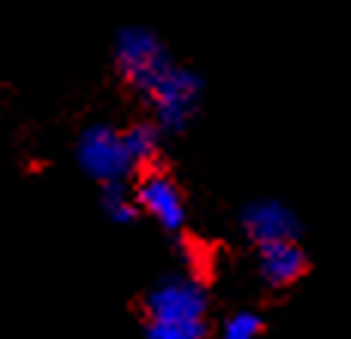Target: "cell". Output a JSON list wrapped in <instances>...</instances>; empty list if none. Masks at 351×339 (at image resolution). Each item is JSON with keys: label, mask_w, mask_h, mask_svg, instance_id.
I'll use <instances>...</instances> for the list:
<instances>
[{"label": "cell", "mask_w": 351, "mask_h": 339, "mask_svg": "<svg viewBox=\"0 0 351 339\" xmlns=\"http://www.w3.org/2000/svg\"><path fill=\"white\" fill-rule=\"evenodd\" d=\"M115 64H119L121 76L128 79V85H134L136 91L149 94L158 85V79L173 67L167 49L160 46V40L145 27H128L115 40Z\"/></svg>", "instance_id": "obj_1"}, {"label": "cell", "mask_w": 351, "mask_h": 339, "mask_svg": "<svg viewBox=\"0 0 351 339\" xmlns=\"http://www.w3.org/2000/svg\"><path fill=\"white\" fill-rule=\"evenodd\" d=\"M145 97L155 106L160 128L182 130L188 124V119L197 113V103H200V79L185 67H170Z\"/></svg>", "instance_id": "obj_2"}, {"label": "cell", "mask_w": 351, "mask_h": 339, "mask_svg": "<svg viewBox=\"0 0 351 339\" xmlns=\"http://www.w3.org/2000/svg\"><path fill=\"white\" fill-rule=\"evenodd\" d=\"M79 161L100 182H121L128 170H134V158L128 152L124 134L115 128H88L79 139Z\"/></svg>", "instance_id": "obj_3"}, {"label": "cell", "mask_w": 351, "mask_h": 339, "mask_svg": "<svg viewBox=\"0 0 351 339\" xmlns=\"http://www.w3.org/2000/svg\"><path fill=\"white\" fill-rule=\"evenodd\" d=\"M136 203L145 212H152L167 231H176L185 218V200L182 191L173 182V176L160 167H143V176L136 182Z\"/></svg>", "instance_id": "obj_4"}, {"label": "cell", "mask_w": 351, "mask_h": 339, "mask_svg": "<svg viewBox=\"0 0 351 339\" xmlns=\"http://www.w3.org/2000/svg\"><path fill=\"white\" fill-rule=\"evenodd\" d=\"M258 264H261V276L263 282L273 291L291 288L294 282L309 272L312 261L306 257L303 246L297 239H273L258 246Z\"/></svg>", "instance_id": "obj_5"}, {"label": "cell", "mask_w": 351, "mask_h": 339, "mask_svg": "<svg viewBox=\"0 0 351 339\" xmlns=\"http://www.w3.org/2000/svg\"><path fill=\"white\" fill-rule=\"evenodd\" d=\"M149 315L158 324H194L203 318V291L191 282L170 279L149 297Z\"/></svg>", "instance_id": "obj_6"}, {"label": "cell", "mask_w": 351, "mask_h": 339, "mask_svg": "<svg viewBox=\"0 0 351 339\" xmlns=\"http://www.w3.org/2000/svg\"><path fill=\"white\" fill-rule=\"evenodd\" d=\"M245 233L258 242V246L273 242V239H297L300 221L294 212L285 209L282 203L261 200L245 209Z\"/></svg>", "instance_id": "obj_7"}, {"label": "cell", "mask_w": 351, "mask_h": 339, "mask_svg": "<svg viewBox=\"0 0 351 339\" xmlns=\"http://www.w3.org/2000/svg\"><path fill=\"white\" fill-rule=\"evenodd\" d=\"M124 143L134 158L136 167H149L158 158V128L155 124H134L130 130H124Z\"/></svg>", "instance_id": "obj_8"}, {"label": "cell", "mask_w": 351, "mask_h": 339, "mask_svg": "<svg viewBox=\"0 0 351 339\" xmlns=\"http://www.w3.org/2000/svg\"><path fill=\"white\" fill-rule=\"evenodd\" d=\"M263 334V321L254 312H237L224 327V339H254Z\"/></svg>", "instance_id": "obj_9"}, {"label": "cell", "mask_w": 351, "mask_h": 339, "mask_svg": "<svg viewBox=\"0 0 351 339\" xmlns=\"http://www.w3.org/2000/svg\"><path fill=\"white\" fill-rule=\"evenodd\" d=\"M149 339H203V321H194V324H158V321H152Z\"/></svg>", "instance_id": "obj_10"}, {"label": "cell", "mask_w": 351, "mask_h": 339, "mask_svg": "<svg viewBox=\"0 0 351 339\" xmlns=\"http://www.w3.org/2000/svg\"><path fill=\"white\" fill-rule=\"evenodd\" d=\"M104 206H106V212L112 218H119V221H128V218H134L136 215V209H134V203L128 200V194L121 191L119 182H106V197H104Z\"/></svg>", "instance_id": "obj_11"}]
</instances>
